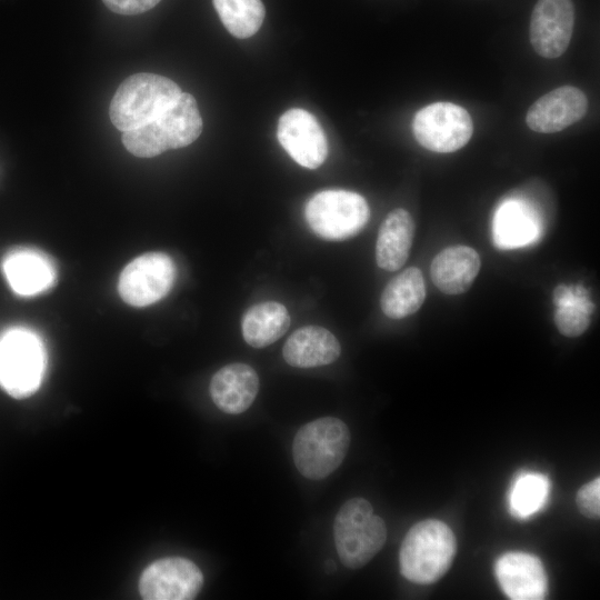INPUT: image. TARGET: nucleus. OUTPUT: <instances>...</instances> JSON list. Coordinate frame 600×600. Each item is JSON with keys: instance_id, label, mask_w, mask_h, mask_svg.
<instances>
[{"instance_id": "obj_21", "label": "nucleus", "mask_w": 600, "mask_h": 600, "mask_svg": "<svg viewBox=\"0 0 600 600\" xmlns=\"http://www.w3.org/2000/svg\"><path fill=\"white\" fill-rule=\"evenodd\" d=\"M289 327V312L277 301H264L250 307L241 320L243 339L253 348L270 346L280 339Z\"/></svg>"}, {"instance_id": "obj_1", "label": "nucleus", "mask_w": 600, "mask_h": 600, "mask_svg": "<svg viewBox=\"0 0 600 600\" xmlns=\"http://www.w3.org/2000/svg\"><path fill=\"white\" fill-rule=\"evenodd\" d=\"M457 552L452 530L442 521L426 519L413 524L399 551L401 574L417 584H431L450 569Z\"/></svg>"}, {"instance_id": "obj_8", "label": "nucleus", "mask_w": 600, "mask_h": 600, "mask_svg": "<svg viewBox=\"0 0 600 600\" xmlns=\"http://www.w3.org/2000/svg\"><path fill=\"white\" fill-rule=\"evenodd\" d=\"M416 140L426 149L454 152L464 147L473 132L468 111L451 102H433L417 111L412 121Z\"/></svg>"}, {"instance_id": "obj_13", "label": "nucleus", "mask_w": 600, "mask_h": 600, "mask_svg": "<svg viewBox=\"0 0 600 600\" xmlns=\"http://www.w3.org/2000/svg\"><path fill=\"white\" fill-rule=\"evenodd\" d=\"M588 110L587 96L572 86L559 87L531 104L527 126L536 132L553 133L582 119Z\"/></svg>"}, {"instance_id": "obj_4", "label": "nucleus", "mask_w": 600, "mask_h": 600, "mask_svg": "<svg viewBox=\"0 0 600 600\" xmlns=\"http://www.w3.org/2000/svg\"><path fill=\"white\" fill-rule=\"evenodd\" d=\"M333 537L341 563L349 569L366 566L384 546L387 526L363 498H352L339 509Z\"/></svg>"}, {"instance_id": "obj_3", "label": "nucleus", "mask_w": 600, "mask_h": 600, "mask_svg": "<svg viewBox=\"0 0 600 600\" xmlns=\"http://www.w3.org/2000/svg\"><path fill=\"white\" fill-rule=\"evenodd\" d=\"M183 91L163 76L136 73L117 89L109 108L113 126L130 131L153 121L179 99Z\"/></svg>"}, {"instance_id": "obj_7", "label": "nucleus", "mask_w": 600, "mask_h": 600, "mask_svg": "<svg viewBox=\"0 0 600 600\" xmlns=\"http://www.w3.org/2000/svg\"><path fill=\"white\" fill-rule=\"evenodd\" d=\"M44 352L40 339L16 328L0 337V387L14 398L31 396L40 386Z\"/></svg>"}, {"instance_id": "obj_23", "label": "nucleus", "mask_w": 600, "mask_h": 600, "mask_svg": "<svg viewBox=\"0 0 600 600\" xmlns=\"http://www.w3.org/2000/svg\"><path fill=\"white\" fill-rule=\"evenodd\" d=\"M553 303L557 306L554 323L566 337H578L589 327L594 306L581 286H558L553 291Z\"/></svg>"}, {"instance_id": "obj_17", "label": "nucleus", "mask_w": 600, "mask_h": 600, "mask_svg": "<svg viewBox=\"0 0 600 600\" xmlns=\"http://www.w3.org/2000/svg\"><path fill=\"white\" fill-rule=\"evenodd\" d=\"M480 267V257L474 249L452 246L433 258L430 276L434 286L443 293L460 294L471 287Z\"/></svg>"}, {"instance_id": "obj_22", "label": "nucleus", "mask_w": 600, "mask_h": 600, "mask_svg": "<svg viewBox=\"0 0 600 600\" xmlns=\"http://www.w3.org/2000/svg\"><path fill=\"white\" fill-rule=\"evenodd\" d=\"M426 299V284L422 272L410 267L393 277L384 287L380 306L391 319H402L417 312Z\"/></svg>"}, {"instance_id": "obj_25", "label": "nucleus", "mask_w": 600, "mask_h": 600, "mask_svg": "<svg viewBox=\"0 0 600 600\" xmlns=\"http://www.w3.org/2000/svg\"><path fill=\"white\" fill-rule=\"evenodd\" d=\"M214 9L236 38L247 39L260 29L266 10L261 0H212Z\"/></svg>"}, {"instance_id": "obj_10", "label": "nucleus", "mask_w": 600, "mask_h": 600, "mask_svg": "<svg viewBox=\"0 0 600 600\" xmlns=\"http://www.w3.org/2000/svg\"><path fill=\"white\" fill-rule=\"evenodd\" d=\"M203 586L200 568L183 557H166L151 562L138 582L144 600H191Z\"/></svg>"}, {"instance_id": "obj_18", "label": "nucleus", "mask_w": 600, "mask_h": 600, "mask_svg": "<svg viewBox=\"0 0 600 600\" xmlns=\"http://www.w3.org/2000/svg\"><path fill=\"white\" fill-rule=\"evenodd\" d=\"M11 289L20 296H36L51 288L56 269L44 254L29 249L9 253L2 263Z\"/></svg>"}, {"instance_id": "obj_16", "label": "nucleus", "mask_w": 600, "mask_h": 600, "mask_svg": "<svg viewBox=\"0 0 600 600\" xmlns=\"http://www.w3.org/2000/svg\"><path fill=\"white\" fill-rule=\"evenodd\" d=\"M341 352L338 339L320 326H306L296 330L286 341L282 356L296 368H314L330 364Z\"/></svg>"}, {"instance_id": "obj_11", "label": "nucleus", "mask_w": 600, "mask_h": 600, "mask_svg": "<svg viewBox=\"0 0 600 600\" xmlns=\"http://www.w3.org/2000/svg\"><path fill=\"white\" fill-rule=\"evenodd\" d=\"M277 137L281 147L301 167L317 169L328 156L322 127L309 111L293 108L279 119Z\"/></svg>"}, {"instance_id": "obj_14", "label": "nucleus", "mask_w": 600, "mask_h": 600, "mask_svg": "<svg viewBox=\"0 0 600 600\" xmlns=\"http://www.w3.org/2000/svg\"><path fill=\"white\" fill-rule=\"evenodd\" d=\"M497 581L512 600L544 599L548 578L541 560L527 552L512 551L500 556L494 566Z\"/></svg>"}, {"instance_id": "obj_9", "label": "nucleus", "mask_w": 600, "mask_h": 600, "mask_svg": "<svg viewBox=\"0 0 600 600\" xmlns=\"http://www.w3.org/2000/svg\"><path fill=\"white\" fill-rule=\"evenodd\" d=\"M176 274V266L169 254L143 253L122 270L118 282L119 294L132 307L150 306L169 293Z\"/></svg>"}, {"instance_id": "obj_5", "label": "nucleus", "mask_w": 600, "mask_h": 600, "mask_svg": "<svg viewBox=\"0 0 600 600\" xmlns=\"http://www.w3.org/2000/svg\"><path fill=\"white\" fill-rule=\"evenodd\" d=\"M349 444L347 424L334 417H322L297 431L292 443L293 461L303 477L320 480L342 463Z\"/></svg>"}, {"instance_id": "obj_6", "label": "nucleus", "mask_w": 600, "mask_h": 600, "mask_svg": "<svg viewBox=\"0 0 600 600\" xmlns=\"http://www.w3.org/2000/svg\"><path fill=\"white\" fill-rule=\"evenodd\" d=\"M370 209L357 192L331 189L314 193L306 203L304 218L321 239L342 241L357 236L367 224Z\"/></svg>"}, {"instance_id": "obj_24", "label": "nucleus", "mask_w": 600, "mask_h": 600, "mask_svg": "<svg viewBox=\"0 0 600 600\" xmlns=\"http://www.w3.org/2000/svg\"><path fill=\"white\" fill-rule=\"evenodd\" d=\"M550 488L551 483L546 474L531 471L519 474L508 493L510 513L518 519L536 514L546 506Z\"/></svg>"}, {"instance_id": "obj_12", "label": "nucleus", "mask_w": 600, "mask_h": 600, "mask_svg": "<svg viewBox=\"0 0 600 600\" xmlns=\"http://www.w3.org/2000/svg\"><path fill=\"white\" fill-rule=\"evenodd\" d=\"M573 27L572 0H538L530 19V43L539 56L558 58L569 47Z\"/></svg>"}, {"instance_id": "obj_27", "label": "nucleus", "mask_w": 600, "mask_h": 600, "mask_svg": "<svg viewBox=\"0 0 600 600\" xmlns=\"http://www.w3.org/2000/svg\"><path fill=\"white\" fill-rule=\"evenodd\" d=\"M106 7L119 14L143 13L156 7L161 0H102Z\"/></svg>"}, {"instance_id": "obj_20", "label": "nucleus", "mask_w": 600, "mask_h": 600, "mask_svg": "<svg viewBox=\"0 0 600 600\" xmlns=\"http://www.w3.org/2000/svg\"><path fill=\"white\" fill-rule=\"evenodd\" d=\"M414 221L402 209L392 210L380 226L376 243L377 264L387 271L399 270L409 257L414 237Z\"/></svg>"}, {"instance_id": "obj_26", "label": "nucleus", "mask_w": 600, "mask_h": 600, "mask_svg": "<svg viewBox=\"0 0 600 600\" xmlns=\"http://www.w3.org/2000/svg\"><path fill=\"white\" fill-rule=\"evenodd\" d=\"M579 511L589 519L600 518V478L580 487L576 497Z\"/></svg>"}, {"instance_id": "obj_19", "label": "nucleus", "mask_w": 600, "mask_h": 600, "mask_svg": "<svg viewBox=\"0 0 600 600\" xmlns=\"http://www.w3.org/2000/svg\"><path fill=\"white\" fill-rule=\"evenodd\" d=\"M540 234V220L527 203L509 200L497 210L493 220V241L498 248H521L533 243Z\"/></svg>"}, {"instance_id": "obj_15", "label": "nucleus", "mask_w": 600, "mask_h": 600, "mask_svg": "<svg viewBox=\"0 0 600 600\" xmlns=\"http://www.w3.org/2000/svg\"><path fill=\"white\" fill-rule=\"evenodd\" d=\"M209 390L212 401L221 411L239 414L254 401L259 390V377L247 363H230L213 374Z\"/></svg>"}, {"instance_id": "obj_28", "label": "nucleus", "mask_w": 600, "mask_h": 600, "mask_svg": "<svg viewBox=\"0 0 600 600\" xmlns=\"http://www.w3.org/2000/svg\"><path fill=\"white\" fill-rule=\"evenodd\" d=\"M333 569H336L334 563L331 560H328L327 563H326V571L329 572V571H331Z\"/></svg>"}, {"instance_id": "obj_2", "label": "nucleus", "mask_w": 600, "mask_h": 600, "mask_svg": "<svg viewBox=\"0 0 600 600\" xmlns=\"http://www.w3.org/2000/svg\"><path fill=\"white\" fill-rule=\"evenodd\" d=\"M202 118L196 99L182 92L168 110L151 122L122 132V143L133 156L151 158L191 144L202 132Z\"/></svg>"}]
</instances>
